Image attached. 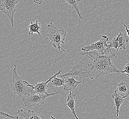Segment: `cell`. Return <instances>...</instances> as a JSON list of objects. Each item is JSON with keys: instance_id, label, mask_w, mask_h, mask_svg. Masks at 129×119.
Masks as SVG:
<instances>
[{"instance_id": "obj_1", "label": "cell", "mask_w": 129, "mask_h": 119, "mask_svg": "<svg viewBox=\"0 0 129 119\" xmlns=\"http://www.w3.org/2000/svg\"><path fill=\"white\" fill-rule=\"evenodd\" d=\"M79 53L83 58L69 72L64 74H60L59 78L78 76L80 79L84 80L86 78L93 79L104 77L109 73H120L115 65L118 58L111 49L103 53L95 50Z\"/></svg>"}, {"instance_id": "obj_2", "label": "cell", "mask_w": 129, "mask_h": 119, "mask_svg": "<svg viewBox=\"0 0 129 119\" xmlns=\"http://www.w3.org/2000/svg\"><path fill=\"white\" fill-rule=\"evenodd\" d=\"M13 65V78L10 88L13 93L17 95L21 99L22 96L26 95L33 91L34 86L19 77L17 72V65L16 64Z\"/></svg>"}, {"instance_id": "obj_3", "label": "cell", "mask_w": 129, "mask_h": 119, "mask_svg": "<svg viewBox=\"0 0 129 119\" xmlns=\"http://www.w3.org/2000/svg\"><path fill=\"white\" fill-rule=\"evenodd\" d=\"M47 28L49 32L47 34L46 39H50L52 46L55 48H57L59 51L62 49L65 52L66 50L62 48L61 44L64 43L66 31L63 29H58L52 22L47 25Z\"/></svg>"}, {"instance_id": "obj_4", "label": "cell", "mask_w": 129, "mask_h": 119, "mask_svg": "<svg viewBox=\"0 0 129 119\" xmlns=\"http://www.w3.org/2000/svg\"><path fill=\"white\" fill-rule=\"evenodd\" d=\"M58 93V92L55 91L54 93H51L39 94L36 93L33 91L27 94L25 98H21L20 99L27 107L39 106L41 104H44L45 99L47 97L54 95Z\"/></svg>"}, {"instance_id": "obj_5", "label": "cell", "mask_w": 129, "mask_h": 119, "mask_svg": "<svg viewBox=\"0 0 129 119\" xmlns=\"http://www.w3.org/2000/svg\"><path fill=\"white\" fill-rule=\"evenodd\" d=\"M19 0H0V11L10 19L12 27L14 26V15Z\"/></svg>"}, {"instance_id": "obj_6", "label": "cell", "mask_w": 129, "mask_h": 119, "mask_svg": "<svg viewBox=\"0 0 129 119\" xmlns=\"http://www.w3.org/2000/svg\"><path fill=\"white\" fill-rule=\"evenodd\" d=\"M109 38L106 35H102V38L99 40L83 47L81 49V50L84 52H85L95 50L99 53H103L107 50V42Z\"/></svg>"}, {"instance_id": "obj_7", "label": "cell", "mask_w": 129, "mask_h": 119, "mask_svg": "<svg viewBox=\"0 0 129 119\" xmlns=\"http://www.w3.org/2000/svg\"><path fill=\"white\" fill-rule=\"evenodd\" d=\"M62 73V71L60 70L58 73H56L54 74L53 72H52V74L51 78H49L48 80L46 82H39L36 83L35 85L34 86L33 88V90L35 93L39 94H46L47 93V89L48 88L49 86L48 85V83L50 82L52 79L54 78V77L56 76H58L61 74Z\"/></svg>"}, {"instance_id": "obj_8", "label": "cell", "mask_w": 129, "mask_h": 119, "mask_svg": "<svg viewBox=\"0 0 129 119\" xmlns=\"http://www.w3.org/2000/svg\"><path fill=\"white\" fill-rule=\"evenodd\" d=\"M64 78V88L63 90L66 91L75 90L76 88L79 85L80 83H83L81 81L76 80L75 79V77H63Z\"/></svg>"}, {"instance_id": "obj_9", "label": "cell", "mask_w": 129, "mask_h": 119, "mask_svg": "<svg viewBox=\"0 0 129 119\" xmlns=\"http://www.w3.org/2000/svg\"><path fill=\"white\" fill-rule=\"evenodd\" d=\"M75 98H76V94L73 93L71 92V90H70V93L68 95L66 102L65 104V105L67 106L70 109L71 113L74 114L75 119H79L76 114L75 109Z\"/></svg>"}, {"instance_id": "obj_10", "label": "cell", "mask_w": 129, "mask_h": 119, "mask_svg": "<svg viewBox=\"0 0 129 119\" xmlns=\"http://www.w3.org/2000/svg\"><path fill=\"white\" fill-rule=\"evenodd\" d=\"M118 87L114 92L121 97H127L129 95V85L127 83L121 82L118 83Z\"/></svg>"}, {"instance_id": "obj_11", "label": "cell", "mask_w": 129, "mask_h": 119, "mask_svg": "<svg viewBox=\"0 0 129 119\" xmlns=\"http://www.w3.org/2000/svg\"><path fill=\"white\" fill-rule=\"evenodd\" d=\"M17 114L24 117L26 119H42L36 112L30 109L25 111L23 109H19Z\"/></svg>"}, {"instance_id": "obj_12", "label": "cell", "mask_w": 129, "mask_h": 119, "mask_svg": "<svg viewBox=\"0 0 129 119\" xmlns=\"http://www.w3.org/2000/svg\"><path fill=\"white\" fill-rule=\"evenodd\" d=\"M112 97L114 99L115 105L116 106L117 117H118L119 111V108L121 105L123 103V102L125 100V98L126 97H121L119 95V94H118L115 92H114V93L112 94Z\"/></svg>"}, {"instance_id": "obj_13", "label": "cell", "mask_w": 129, "mask_h": 119, "mask_svg": "<svg viewBox=\"0 0 129 119\" xmlns=\"http://www.w3.org/2000/svg\"><path fill=\"white\" fill-rule=\"evenodd\" d=\"M119 37L118 39L119 47L118 49H125L126 45L129 44V37L126 34L119 32Z\"/></svg>"}, {"instance_id": "obj_14", "label": "cell", "mask_w": 129, "mask_h": 119, "mask_svg": "<svg viewBox=\"0 0 129 119\" xmlns=\"http://www.w3.org/2000/svg\"><path fill=\"white\" fill-rule=\"evenodd\" d=\"M28 28L29 29L28 34L29 35H32L34 33L40 35V31L41 30V25L39 21L36 20L35 22H32L30 25L28 26Z\"/></svg>"}, {"instance_id": "obj_15", "label": "cell", "mask_w": 129, "mask_h": 119, "mask_svg": "<svg viewBox=\"0 0 129 119\" xmlns=\"http://www.w3.org/2000/svg\"><path fill=\"white\" fill-rule=\"evenodd\" d=\"M69 5V8H72L73 10H75L77 13L78 15L79 18V22H80L81 19H82V17L80 13V11L79 8L78 3L80 2L81 0H65Z\"/></svg>"}, {"instance_id": "obj_16", "label": "cell", "mask_w": 129, "mask_h": 119, "mask_svg": "<svg viewBox=\"0 0 129 119\" xmlns=\"http://www.w3.org/2000/svg\"><path fill=\"white\" fill-rule=\"evenodd\" d=\"M119 34H117V35L115 37H114V39H113L110 41L108 42V44L107 45V50L111 49V48H113L114 49H116L117 51H119L118 47H119V41H118V39H119Z\"/></svg>"}, {"instance_id": "obj_17", "label": "cell", "mask_w": 129, "mask_h": 119, "mask_svg": "<svg viewBox=\"0 0 129 119\" xmlns=\"http://www.w3.org/2000/svg\"><path fill=\"white\" fill-rule=\"evenodd\" d=\"M57 76L54 77L51 80L52 84L55 87L63 86L64 83V78H57Z\"/></svg>"}, {"instance_id": "obj_18", "label": "cell", "mask_w": 129, "mask_h": 119, "mask_svg": "<svg viewBox=\"0 0 129 119\" xmlns=\"http://www.w3.org/2000/svg\"><path fill=\"white\" fill-rule=\"evenodd\" d=\"M0 115L3 116L5 117L6 118H9L11 119H18V115H15V116H13L11 115L10 114L6 113L5 112L2 111L1 110H0Z\"/></svg>"}, {"instance_id": "obj_19", "label": "cell", "mask_w": 129, "mask_h": 119, "mask_svg": "<svg viewBox=\"0 0 129 119\" xmlns=\"http://www.w3.org/2000/svg\"><path fill=\"white\" fill-rule=\"evenodd\" d=\"M120 73L122 74L125 73L127 76H129V63H127L124 67V70L120 71Z\"/></svg>"}, {"instance_id": "obj_20", "label": "cell", "mask_w": 129, "mask_h": 119, "mask_svg": "<svg viewBox=\"0 0 129 119\" xmlns=\"http://www.w3.org/2000/svg\"><path fill=\"white\" fill-rule=\"evenodd\" d=\"M120 23H122L123 25H124V27H125V29H126V31L127 33V35H128V36L129 37V29H128V28H127V27L126 25L124 24V23H123L122 22H120Z\"/></svg>"}, {"instance_id": "obj_21", "label": "cell", "mask_w": 129, "mask_h": 119, "mask_svg": "<svg viewBox=\"0 0 129 119\" xmlns=\"http://www.w3.org/2000/svg\"><path fill=\"white\" fill-rule=\"evenodd\" d=\"M44 0H33V2L34 3L37 4H40L41 5L43 3Z\"/></svg>"}, {"instance_id": "obj_22", "label": "cell", "mask_w": 129, "mask_h": 119, "mask_svg": "<svg viewBox=\"0 0 129 119\" xmlns=\"http://www.w3.org/2000/svg\"><path fill=\"white\" fill-rule=\"evenodd\" d=\"M51 118H52V119H56L55 117H54L52 116H51Z\"/></svg>"}, {"instance_id": "obj_23", "label": "cell", "mask_w": 129, "mask_h": 119, "mask_svg": "<svg viewBox=\"0 0 129 119\" xmlns=\"http://www.w3.org/2000/svg\"></svg>"}, {"instance_id": "obj_24", "label": "cell", "mask_w": 129, "mask_h": 119, "mask_svg": "<svg viewBox=\"0 0 129 119\" xmlns=\"http://www.w3.org/2000/svg\"></svg>"}]
</instances>
